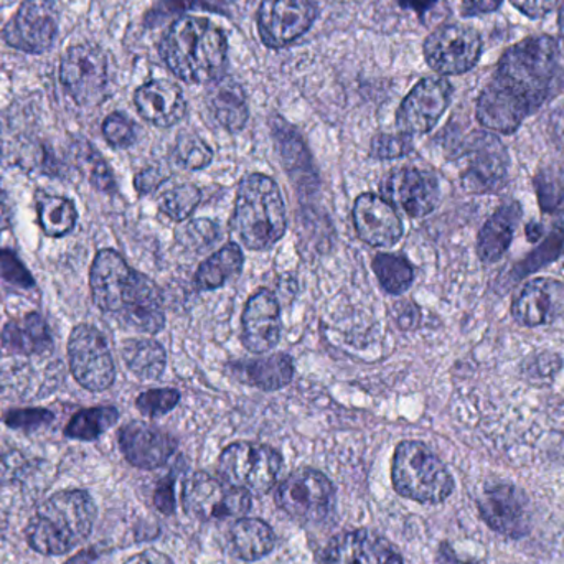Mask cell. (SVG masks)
Instances as JSON below:
<instances>
[{
    "mask_svg": "<svg viewBox=\"0 0 564 564\" xmlns=\"http://www.w3.org/2000/svg\"><path fill=\"white\" fill-rule=\"evenodd\" d=\"M93 301L122 327L141 334H158L164 328V301L151 278L132 270L115 250H101L89 273Z\"/></svg>",
    "mask_w": 564,
    "mask_h": 564,
    "instance_id": "6da1fadb",
    "label": "cell"
},
{
    "mask_svg": "<svg viewBox=\"0 0 564 564\" xmlns=\"http://www.w3.org/2000/svg\"><path fill=\"white\" fill-rule=\"evenodd\" d=\"M161 56L167 68L184 82H214L227 63V35L204 17H181L165 32Z\"/></svg>",
    "mask_w": 564,
    "mask_h": 564,
    "instance_id": "7a4b0ae2",
    "label": "cell"
},
{
    "mask_svg": "<svg viewBox=\"0 0 564 564\" xmlns=\"http://www.w3.org/2000/svg\"><path fill=\"white\" fill-rule=\"evenodd\" d=\"M98 510L85 490H63L36 509L26 527L30 549L42 555L72 552L91 535Z\"/></svg>",
    "mask_w": 564,
    "mask_h": 564,
    "instance_id": "3957f363",
    "label": "cell"
},
{
    "mask_svg": "<svg viewBox=\"0 0 564 564\" xmlns=\"http://www.w3.org/2000/svg\"><path fill=\"white\" fill-rule=\"evenodd\" d=\"M231 225L250 250L264 251L274 247L288 228L280 185L264 174L248 175L238 188Z\"/></svg>",
    "mask_w": 564,
    "mask_h": 564,
    "instance_id": "277c9868",
    "label": "cell"
},
{
    "mask_svg": "<svg viewBox=\"0 0 564 564\" xmlns=\"http://www.w3.org/2000/svg\"><path fill=\"white\" fill-rule=\"evenodd\" d=\"M558 58L556 40L546 35L530 36L503 53L494 78L522 93L539 108L549 95Z\"/></svg>",
    "mask_w": 564,
    "mask_h": 564,
    "instance_id": "5b68a950",
    "label": "cell"
},
{
    "mask_svg": "<svg viewBox=\"0 0 564 564\" xmlns=\"http://www.w3.org/2000/svg\"><path fill=\"white\" fill-rule=\"evenodd\" d=\"M394 490L421 503L444 502L454 492V479L443 460L420 441L398 444L391 467Z\"/></svg>",
    "mask_w": 564,
    "mask_h": 564,
    "instance_id": "8992f818",
    "label": "cell"
},
{
    "mask_svg": "<svg viewBox=\"0 0 564 564\" xmlns=\"http://www.w3.org/2000/svg\"><path fill=\"white\" fill-rule=\"evenodd\" d=\"M282 457L273 447L257 443L230 444L218 460V474L225 482L264 496L276 486Z\"/></svg>",
    "mask_w": 564,
    "mask_h": 564,
    "instance_id": "52a82bcc",
    "label": "cell"
},
{
    "mask_svg": "<svg viewBox=\"0 0 564 564\" xmlns=\"http://www.w3.org/2000/svg\"><path fill=\"white\" fill-rule=\"evenodd\" d=\"M108 56L95 43L69 46L59 65V79L79 106H96L108 89Z\"/></svg>",
    "mask_w": 564,
    "mask_h": 564,
    "instance_id": "ba28073f",
    "label": "cell"
},
{
    "mask_svg": "<svg viewBox=\"0 0 564 564\" xmlns=\"http://www.w3.org/2000/svg\"><path fill=\"white\" fill-rule=\"evenodd\" d=\"M182 503L188 516L224 520L250 512L251 494L207 473H195L185 482Z\"/></svg>",
    "mask_w": 564,
    "mask_h": 564,
    "instance_id": "9c48e42d",
    "label": "cell"
},
{
    "mask_svg": "<svg viewBox=\"0 0 564 564\" xmlns=\"http://www.w3.org/2000/svg\"><path fill=\"white\" fill-rule=\"evenodd\" d=\"M276 500L278 506L299 522H322L334 510L335 489L327 476L302 467L282 480Z\"/></svg>",
    "mask_w": 564,
    "mask_h": 564,
    "instance_id": "30bf717a",
    "label": "cell"
},
{
    "mask_svg": "<svg viewBox=\"0 0 564 564\" xmlns=\"http://www.w3.org/2000/svg\"><path fill=\"white\" fill-rule=\"evenodd\" d=\"M69 370L75 380L89 391H105L116 380L115 360L105 335L82 324L73 328L68 340Z\"/></svg>",
    "mask_w": 564,
    "mask_h": 564,
    "instance_id": "8fae6325",
    "label": "cell"
},
{
    "mask_svg": "<svg viewBox=\"0 0 564 564\" xmlns=\"http://www.w3.org/2000/svg\"><path fill=\"white\" fill-rule=\"evenodd\" d=\"M482 55V39L473 26L449 23L434 30L424 42L427 65L444 76L469 72Z\"/></svg>",
    "mask_w": 564,
    "mask_h": 564,
    "instance_id": "7c38bea8",
    "label": "cell"
},
{
    "mask_svg": "<svg viewBox=\"0 0 564 564\" xmlns=\"http://www.w3.org/2000/svg\"><path fill=\"white\" fill-rule=\"evenodd\" d=\"M59 9L55 0H25L3 29L7 45L20 52H48L58 35Z\"/></svg>",
    "mask_w": 564,
    "mask_h": 564,
    "instance_id": "4fadbf2b",
    "label": "cell"
},
{
    "mask_svg": "<svg viewBox=\"0 0 564 564\" xmlns=\"http://www.w3.org/2000/svg\"><path fill=\"white\" fill-rule=\"evenodd\" d=\"M466 167L460 181L464 188L474 194L496 192L506 184L510 159L506 145L497 135L476 132L466 145Z\"/></svg>",
    "mask_w": 564,
    "mask_h": 564,
    "instance_id": "5bb4252c",
    "label": "cell"
},
{
    "mask_svg": "<svg viewBox=\"0 0 564 564\" xmlns=\"http://www.w3.org/2000/svg\"><path fill=\"white\" fill-rule=\"evenodd\" d=\"M317 15L312 0H263L258 10V33L268 48H284L308 32Z\"/></svg>",
    "mask_w": 564,
    "mask_h": 564,
    "instance_id": "9a60e30c",
    "label": "cell"
},
{
    "mask_svg": "<svg viewBox=\"0 0 564 564\" xmlns=\"http://www.w3.org/2000/svg\"><path fill=\"white\" fill-rule=\"evenodd\" d=\"M453 98L446 78H424L411 89L397 112V126L403 134L420 135L433 131Z\"/></svg>",
    "mask_w": 564,
    "mask_h": 564,
    "instance_id": "2e32d148",
    "label": "cell"
},
{
    "mask_svg": "<svg viewBox=\"0 0 564 564\" xmlns=\"http://www.w3.org/2000/svg\"><path fill=\"white\" fill-rule=\"evenodd\" d=\"M381 194L394 208L413 218L426 217L440 204V182L431 172L414 167L394 169L381 182Z\"/></svg>",
    "mask_w": 564,
    "mask_h": 564,
    "instance_id": "e0dca14e",
    "label": "cell"
},
{
    "mask_svg": "<svg viewBox=\"0 0 564 564\" xmlns=\"http://www.w3.org/2000/svg\"><path fill=\"white\" fill-rule=\"evenodd\" d=\"M479 510L490 529L509 539H522L529 533V499L522 490L509 484H496L484 489Z\"/></svg>",
    "mask_w": 564,
    "mask_h": 564,
    "instance_id": "ac0fdd59",
    "label": "cell"
},
{
    "mask_svg": "<svg viewBox=\"0 0 564 564\" xmlns=\"http://www.w3.org/2000/svg\"><path fill=\"white\" fill-rule=\"evenodd\" d=\"M535 109L533 102L522 93L494 78L477 99L476 115L484 128L512 134Z\"/></svg>",
    "mask_w": 564,
    "mask_h": 564,
    "instance_id": "d6986e66",
    "label": "cell"
},
{
    "mask_svg": "<svg viewBox=\"0 0 564 564\" xmlns=\"http://www.w3.org/2000/svg\"><path fill=\"white\" fill-rule=\"evenodd\" d=\"M119 446L132 466L152 470L164 466L174 456L177 440L161 427L132 421L119 431Z\"/></svg>",
    "mask_w": 564,
    "mask_h": 564,
    "instance_id": "ffe728a7",
    "label": "cell"
},
{
    "mask_svg": "<svg viewBox=\"0 0 564 564\" xmlns=\"http://www.w3.org/2000/svg\"><path fill=\"white\" fill-rule=\"evenodd\" d=\"M358 238L375 248H391L403 237V221L397 208L375 194H361L354 205Z\"/></svg>",
    "mask_w": 564,
    "mask_h": 564,
    "instance_id": "44dd1931",
    "label": "cell"
},
{
    "mask_svg": "<svg viewBox=\"0 0 564 564\" xmlns=\"http://www.w3.org/2000/svg\"><path fill=\"white\" fill-rule=\"evenodd\" d=\"M241 341L251 354H267L281 340V307L270 289H258L250 299L241 317Z\"/></svg>",
    "mask_w": 564,
    "mask_h": 564,
    "instance_id": "7402d4cb",
    "label": "cell"
},
{
    "mask_svg": "<svg viewBox=\"0 0 564 564\" xmlns=\"http://www.w3.org/2000/svg\"><path fill=\"white\" fill-rule=\"evenodd\" d=\"M324 564H403V558L383 536L368 530H355L341 533L328 543Z\"/></svg>",
    "mask_w": 564,
    "mask_h": 564,
    "instance_id": "603a6c76",
    "label": "cell"
},
{
    "mask_svg": "<svg viewBox=\"0 0 564 564\" xmlns=\"http://www.w3.org/2000/svg\"><path fill=\"white\" fill-rule=\"evenodd\" d=\"M564 314V284L550 278L529 282L512 305V315L527 327L546 325Z\"/></svg>",
    "mask_w": 564,
    "mask_h": 564,
    "instance_id": "cb8c5ba5",
    "label": "cell"
},
{
    "mask_svg": "<svg viewBox=\"0 0 564 564\" xmlns=\"http://www.w3.org/2000/svg\"><path fill=\"white\" fill-rule=\"evenodd\" d=\"M134 105L139 115L158 128H172L187 112L184 93L167 79H154L138 88Z\"/></svg>",
    "mask_w": 564,
    "mask_h": 564,
    "instance_id": "d4e9b609",
    "label": "cell"
},
{
    "mask_svg": "<svg viewBox=\"0 0 564 564\" xmlns=\"http://www.w3.org/2000/svg\"><path fill=\"white\" fill-rule=\"evenodd\" d=\"M0 345L13 355H40L52 348L53 338L48 324L36 312L7 322L0 332Z\"/></svg>",
    "mask_w": 564,
    "mask_h": 564,
    "instance_id": "484cf974",
    "label": "cell"
},
{
    "mask_svg": "<svg viewBox=\"0 0 564 564\" xmlns=\"http://www.w3.org/2000/svg\"><path fill=\"white\" fill-rule=\"evenodd\" d=\"M520 218L522 207L517 202H509L497 208L496 214L486 221L477 240V253L484 263H496L506 254Z\"/></svg>",
    "mask_w": 564,
    "mask_h": 564,
    "instance_id": "4316f807",
    "label": "cell"
},
{
    "mask_svg": "<svg viewBox=\"0 0 564 564\" xmlns=\"http://www.w3.org/2000/svg\"><path fill=\"white\" fill-rule=\"evenodd\" d=\"M231 373L241 383L276 391L288 387L294 378V361L289 355L276 354L260 360H243L231 365Z\"/></svg>",
    "mask_w": 564,
    "mask_h": 564,
    "instance_id": "83f0119b",
    "label": "cell"
},
{
    "mask_svg": "<svg viewBox=\"0 0 564 564\" xmlns=\"http://www.w3.org/2000/svg\"><path fill=\"white\" fill-rule=\"evenodd\" d=\"M230 542L235 553L245 562H258L273 552L276 535L267 522L260 519H240L230 530Z\"/></svg>",
    "mask_w": 564,
    "mask_h": 564,
    "instance_id": "f1b7e54d",
    "label": "cell"
},
{
    "mask_svg": "<svg viewBox=\"0 0 564 564\" xmlns=\"http://www.w3.org/2000/svg\"><path fill=\"white\" fill-rule=\"evenodd\" d=\"M245 258L237 243L225 245L214 257L205 260L195 274L198 291H215L237 278L243 270Z\"/></svg>",
    "mask_w": 564,
    "mask_h": 564,
    "instance_id": "f546056e",
    "label": "cell"
},
{
    "mask_svg": "<svg viewBox=\"0 0 564 564\" xmlns=\"http://www.w3.org/2000/svg\"><path fill=\"white\" fill-rule=\"evenodd\" d=\"M121 354L129 370L142 380H158L167 365V351L152 338H128Z\"/></svg>",
    "mask_w": 564,
    "mask_h": 564,
    "instance_id": "4dcf8cb0",
    "label": "cell"
},
{
    "mask_svg": "<svg viewBox=\"0 0 564 564\" xmlns=\"http://www.w3.org/2000/svg\"><path fill=\"white\" fill-rule=\"evenodd\" d=\"M212 115L228 132L243 131L250 118L243 89L235 83H220L208 98Z\"/></svg>",
    "mask_w": 564,
    "mask_h": 564,
    "instance_id": "1f68e13d",
    "label": "cell"
},
{
    "mask_svg": "<svg viewBox=\"0 0 564 564\" xmlns=\"http://www.w3.org/2000/svg\"><path fill=\"white\" fill-rule=\"evenodd\" d=\"M36 210H39L40 227L48 237H65L78 221L75 204L65 197L40 195Z\"/></svg>",
    "mask_w": 564,
    "mask_h": 564,
    "instance_id": "d6a6232c",
    "label": "cell"
},
{
    "mask_svg": "<svg viewBox=\"0 0 564 564\" xmlns=\"http://www.w3.org/2000/svg\"><path fill=\"white\" fill-rule=\"evenodd\" d=\"M119 420V411L112 406L88 408L79 411L69 420L65 434L72 440L95 441L115 426Z\"/></svg>",
    "mask_w": 564,
    "mask_h": 564,
    "instance_id": "836d02e7",
    "label": "cell"
},
{
    "mask_svg": "<svg viewBox=\"0 0 564 564\" xmlns=\"http://www.w3.org/2000/svg\"><path fill=\"white\" fill-rule=\"evenodd\" d=\"M72 154L79 171L88 177V181L98 191L108 192V194H112L116 191L115 175H112L108 162L102 159V155L88 141L78 139L73 144Z\"/></svg>",
    "mask_w": 564,
    "mask_h": 564,
    "instance_id": "e575fe53",
    "label": "cell"
},
{
    "mask_svg": "<svg viewBox=\"0 0 564 564\" xmlns=\"http://www.w3.org/2000/svg\"><path fill=\"white\" fill-rule=\"evenodd\" d=\"M373 271L388 294L401 295L414 281V268L401 254H378L373 260Z\"/></svg>",
    "mask_w": 564,
    "mask_h": 564,
    "instance_id": "d590c367",
    "label": "cell"
},
{
    "mask_svg": "<svg viewBox=\"0 0 564 564\" xmlns=\"http://www.w3.org/2000/svg\"><path fill=\"white\" fill-rule=\"evenodd\" d=\"M202 192L194 184H181L164 192L159 198V210L174 221H185L197 210Z\"/></svg>",
    "mask_w": 564,
    "mask_h": 564,
    "instance_id": "8d00e7d4",
    "label": "cell"
},
{
    "mask_svg": "<svg viewBox=\"0 0 564 564\" xmlns=\"http://www.w3.org/2000/svg\"><path fill=\"white\" fill-rule=\"evenodd\" d=\"M175 159L187 171H202L214 161V151L194 132H182L175 144Z\"/></svg>",
    "mask_w": 564,
    "mask_h": 564,
    "instance_id": "74e56055",
    "label": "cell"
},
{
    "mask_svg": "<svg viewBox=\"0 0 564 564\" xmlns=\"http://www.w3.org/2000/svg\"><path fill=\"white\" fill-rule=\"evenodd\" d=\"M564 250V214L556 215L553 220V231L546 235L543 240L542 247L539 250L533 251L530 254L529 260L523 261L517 270L520 271L519 278L525 276V274L533 273L539 270L543 264L550 263L555 260L560 253Z\"/></svg>",
    "mask_w": 564,
    "mask_h": 564,
    "instance_id": "f35d334b",
    "label": "cell"
},
{
    "mask_svg": "<svg viewBox=\"0 0 564 564\" xmlns=\"http://www.w3.org/2000/svg\"><path fill=\"white\" fill-rule=\"evenodd\" d=\"M35 469V463L19 447L0 443V484L22 482Z\"/></svg>",
    "mask_w": 564,
    "mask_h": 564,
    "instance_id": "ab89813d",
    "label": "cell"
},
{
    "mask_svg": "<svg viewBox=\"0 0 564 564\" xmlns=\"http://www.w3.org/2000/svg\"><path fill=\"white\" fill-rule=\"evenodd\" d=\"M540 205L543 212H552L562 204L564 198V171L556 167L540 171L535 178Z\"/></svg>",
    "mask_w": 564,
    "mask_h": 564,
    "instance_id": "60d3db41",
    "label": "cell"
},
{
    "mask_svg": "<svg viewBox=\"0 0 564 564\" xmlns=\"http://www.w3.org/2000/svg\"><path fill=\"white\" fill-rule=\"evenodd\" d=\"M181 401V393L174 388H159L139 394L135 406L144 416L159 417L171 413Z\"/></svg>",
    "mask_w": 564,
    "mask_h": 564,
    "instance_id": "b9f144b4",
    "label": "cell"
},
{
    "mask_svg": "<svg viewBox=\"0 0 564 564\" xmlns=\"http://www.w3.org/2000/svg\"><path fill=\"white\" fill-rule=\"evenodd\" d=\"M413 151V138L408 134H378L371 139L370 155L377 161H394Z\"/></svg>",
    "mask_w": 564,
    "mask_h": 564,
    "instance_id": "7bdbcfd3",
    "label": "cell"
},
{
    "mask_svg": "<svg viewBox=\"0 0 564 564\" xmlns=\"http://www.w3.org/2000/svg\"><path fill=\"white\" fill-rule=\"evenodd\" d=\"M102 134L112 148H129L135 141L134 122L121 112H112L102 122Z\"/></svg>",
    "mask_w": 564,
    "mask_h": 564,
    "instance_id": "ee69618b",
    "label": "cell"
},
{
    "mask_svg": "<svg viewBox=\"0 0 564 564\" xmlns=\"http://www.w3.org/2000/svg\"><path fill=\"white\" fill-rule=\"evenodd\" d=\"M7 426L19 431H36L40 427L48 426L53 421V413L42 408H29V410L9 411L3 417Z\"/></svg>",
    "mask_w": 564,
    "mask_h": 564,
    "instance_id": "f6af8a7d",
    "label": "cell"
},
{
    "mask_svg": "<svg viewBox=\"0 0 564 564\" xmlns=\"http://www.w3.org/2000/svg\"><path fill=\"white\" fill-rule=\"evenodd\" d=\"M0 281L22 289L33 288L32 274L10 251L0 250Z\"/></svg>",
    "mask_w": 564,
    "mask_h": 564,
    "instance_id": "bcb514c9",
    "label": "cell"
},
{
    "mask_svg": "<svg viewBox=\"0 0 564 564\" xmlns=\"http://www.w3.org/2000/svg\"><path fill=\"white\" fill-rule=\"evenodd\" d=\"M562 358L555 354H540L533 357L532 360L527 361V375L529 377H536L540 380L543 378H552L558 373L562 368Z\"/></svg>",
    "mask_w": 564,
    "mask_h": 564,
    "instance_id": "7dc6e473",
    "label": "cell"
},
{
    "mask_svg": "<svg viewBox=\"0 0 564 564\" xmlns=\"http://www.w3.org/2000/svg\"><path fill=\"white\" fill-rule=\"evenodd\" d=\"M218 228L215 227L212 221L208 220H197L192 221L188 227L184 228L185 241H187L191 247H208L212 245V241L218 237Z\"/></svg>",
    "mask_w": 564,
    "mask_h": 564,
    "instance_id": "c3c4849f",
    "label": "cell"
},
{
    "mask_svg": "<svg viewBox=\"0 0 564 564\" xmlns=\"http://www.w3.org/2000/svg\"><path fill=\"white\" fill-rule=\"evenodd\" d=\"M165 181H167V175H165L164 171L149 167L135 175V191L141 195L152 194V192L158 191Z\"/></svg>",
    "mask_w": 564,
    "mask_h": 564,
    "instance_id": "681fc988",
    "label": "cell"
},
{
    "mask_svg": "<svg viewBox=\"0 0 564 564\" xmlns=\"http://www.w3.org/2000/svg\"><path fill=\"white\" fill-rule=\"evenodd\" d=\"M154 503L162 513L172 516L175 510L174 476L161 480L154 494Z\"/></svg>",
    "mask_w": 564,
    "mask_h": 564,
    "instance_id": "f907efd6",
    "label": "cell"
},
{
    "mask_svg": "<svg viewBox=\"0 0 564 564\" xmlns=\"http://www.w3.org/2000/svg\"><path fill=\"white\" fill-rule=\"evenodd\" d=\"M513 7L530 19H540L552 12L558 0H510Z\"/></svg>",
    "mask_w": 564,
    "mask_h": 564,
    "instance_id": "816d5d0a",
    "label": "cell"
},
{
    "mask_svg": "<svg viewBox=\"0 0 564 564\" xmlns=\"http://www.w3.org/2000/svg\"><path fill=\"white\" fill-rule=\"evenodd\" d=\"M549 134L553 144L564 151V101L560 102L549 119Z\"/></svg>",
    "mask_w": 564,
    "mask_h": 564,
    "instance_id": "f5cc1de1",
    "label": "cell"
},
{
    "mask_svg": "<svg viewBox=\"0 0 564 564\" xmlns=\"http://www.w3.org/2000/svg\"><path fill=\"white\" fill-rule=\"evenodd\" d=\"M397 322L404 330H411L420 324L421 312L413 302H403L397 305Z\"/></svg>",
    "mask_w": 564,
    "mask_h": 564,
    "instance_id": "db71d44e",
    "label": "cell"
},
{
    "mask_svg": "<svg viewBox=\"0 0 564 564\" xmlns=\"http://www.w3.org/2000/svg\"><path fill=\"white\" fill-rule=\"evenodd\" d=\"M500 6H502V0H463L460 12L464 17H476L496 12Z\"/></svg>",
    "mask_w": 564,
    "mask_h": 564,
    "instance_id": "11a10c76",
    "label": "cell"
},
{
    "mask_svg": "<svg viewBox=\"0 0 564 564\" xmlns=\"http://www.w3.org/2000/svg\"><path fill=\"white\" fill-rule=\"evenodd\" d=\"M124 564H174L164 553L155 552V550H148V552L139 553V555L132 556Z\"/></svg>",
    "mask_w": 564,
    "mask_h": 564,
    "instance_id": "9f6ffc18",
    "label": "cell"
},
{
    "mask_svg": "<svg viewBox=\"0 0 564 564\" xmlns=\"http://www.w3.org/2000/svg\"><path fill=\"white\" fill-rule=\"evenodd\" d=\"M397 2L401 9L413 10L417 15L423 17L436 6L437 0H397Z\"/></svg>",
    "mask_w": 564,
    "mask_h": 564,
    "instance_id": "6f0895ef",
    "label": "cell"
},
{
    "mask_svg": "<svg viewBox=\"0 0 564 564\" xmlns=\"http://www.w3.org/2000/svg\"><path fill=\"white\" fill-rule=\"evenodd\" d=\"M10 224H12V207H10L6 191L0 187V231L7 230Z\"/></svg>",
    "mask_w": 564,
    "mask_h": 564,
    "instance_id": "680465c9",
    "label": "cell"
},
{
    "mask_svg": "<svg viewBox=\"0 0 564 564\" xmlns=\"http://www.w3.org/2000/svg\"><path fill=\"white\" fill-rule=\"evenodd\" d=\"M543 227L539 224H530L527 228V237L530 241H539L543 237Z\"/></svg>",
    "mask_w": 564,
    "mask_h": 564,
    "instance_id": "91938a15",
    "label": "cell"
},
{
    "mask_svg": "<svg viewBox=\"0 0 564 564\" xmlns=\"http://www.w3.org/2000/svg\"><path fill=\"white\" fill-rule=\"evenodd\" d=\"M558 29H560V33H562V35L564 36V2L562 6V9H560Z\"/></svg>",
    "mask_w": 564,
    "mask_h": 564,
    "instance_id": "94428289",
    "label": "cell"
},
{
    "mask_svg": "<svg viewBox=\"0 0 564 564\" xmlns=\"http://www.w3.org/2000/svg\"><path fill=\"white\" fill-rule=\"evenodd\" d=\"M217 2L231 3V2H235V0H217Z\"/></svg>",
    "mask_w": 564,
    "mask_h": 564,
    "instance_id": "6125c7cd",
    "label": "cell"
}]
</instances>
